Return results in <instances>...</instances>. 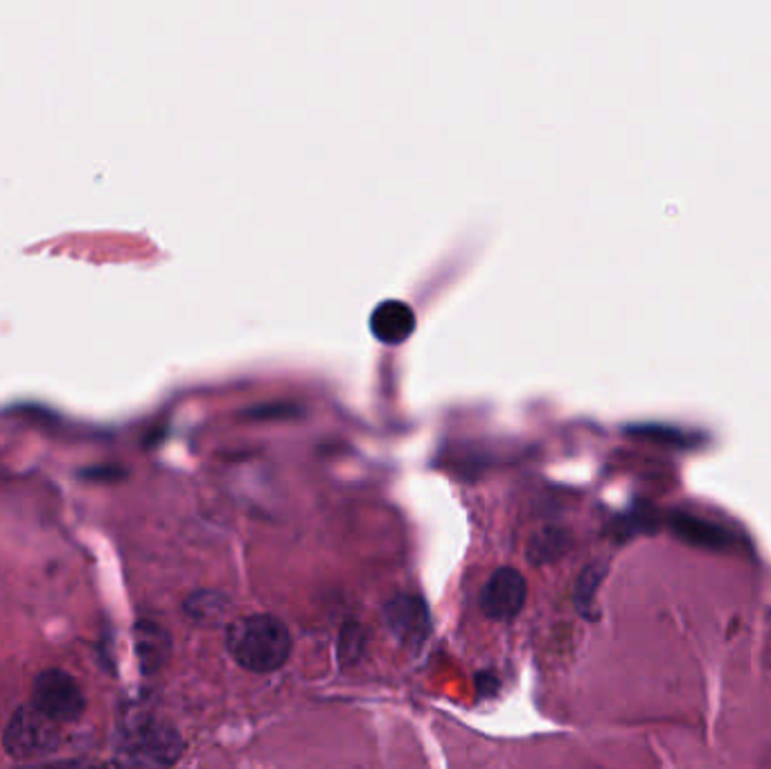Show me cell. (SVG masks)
<instances>
[{
  "instance_id": "6da1fadb",
  "label": "cell",
  "mask_w": 771,
  "mask_h": 769,
  "mask_svg": "<svg viewBox=\"0 0 771 769\" xmlns=\"http://www.w3.org/2000/svg\"><path fill=\"white\" fill-rule=\"evenodd\" d=\"M226 650L239 669L253 675H269L289 661L294 639L283 618L249 614L228 623Z\"/></svg>"
},
{
  "instance_id": "7a4b0ae2",
  "label": "cell",
  "mask_w": 771,
  "mask_h": 769,
  "mask_svg": "<svg viewBox=\"0 0 771 769\" xmlns=\"http://www.w3.org/2000/svg\"><path fill=\"white\" fill-rule=\"evenodd\" d=\"M183 749L186 743L177 726L143 713L118 731L114 762L118 769H171Z\"/></svg>"
},
{
  "instance_id": "3957f363",
  "label": "cell",
  "mask_w": 771,
  "mask_h": 769,
  "mask_svg": "<svg viewBox=\"0 0 771 769\" xmlns=\"http://www.w3.org/2000/svg\"><path fill=\"white\" fill-rule=\"evenodd\" d=\"M61 743L59 722L41 713L34 705L21 707L3 736V745L8 754L16 760H29L52 754Z\"/></svg>"
},
{
  "instance_id": "277c9868",
  "label": "cell",
  "mask_w": 771,
  "mask_h": 769,
  "mask_svg": "<svg viewBox=\"0 0 771 769\" xmlns=\"http://www.w3.org/2000/svg\"><path fill=\"white\" fill-rule=\"evenodd\" d=\"M32 705L55 722L63 724L75 722L84 715L86 697L73 675H68L59 669H50L44 671L37 682H34Z\"/></svg>"
},
{
  "instance_id": "5b68a950",
  "label": "cell",
  "mask_w": 771,
  "mask_h": 769,
  "mask_svg": "<svg viewBox=\"0 0 771 769\" xmlns=\"http://www.w3.org/2000/svg\"><path fill=\"white\" fill-rule=\"evenodd\" d=\"M529 601V582L514 567H499L481 589L478 607L489 620H514Z\"/></svg>"
},
{
  "instance_id": "8992f818",
  "label": "cell",
  "mask_w": 771,
  "mask_h": 769,
  "mask_svg": "<svg viewBox=\"0 0 771 769\" xmlns=\"http://www.w3.org/2000/svg\"><path fill=\"white\" fill-rule=\"evenodd\" d=\"M383 623L404 648H423L431 632V614L417 593H395L383 603Z\"/></svg>"
},
{
  "instance_id": "52a82bcc",
  "label": "cell",
  "mask_w": 771,
  "mask_h": 769,
  "mask_svg": "<svg viewBox=\"0 0 771 769\" xmlns=\"http://www.w3.org/2000/svg\"><path fill=\"white\" fill-rule=\"evenodd\" d=\"M415 330V313L402 300H383L370 313V332L385 345L404 343Z\"/></svg>"
},
{
  "instance_id": "ba28073f",
  "label": "cell",
  "mask_w": 771,
  "mask_h": 769,
  "mask_svg": "<svg viewBox=\"0 0 771 769\" xmlns=\"http://www.w3.org/2000/svg\"><path fill=\"white\" fill-rule=\"evenodd\" d=\"M671 531L692 544V546H702V548H713V551H724L733 544V537L726 529H722L720 523H713L709 519L695 517L688 512H675L671 517Z\"/></svg>"
},
{
  "instance_id": "9c48e42d",
  "label": "cell",
  "mask_w": 771,
  "mask_h": 769,
  "mask_svg": "<svg viewBox=\"0 0 771 769\" xmlns=\"http://www.w3.org/2000/svg\"><path fill=\"white\" fill-rule=\"evenodd\" d=\"M169 635L165 627L154 620H140L135 625V652L140 656V666L145 673H156L169 656Z\"/></svg>"
},
{
  "instance_id": "30bf717a",
  "label": "cell",
  "mask_w": 771,
  "mask_h": 769,
  "mask_svg": "<svg viewBox=\"0 0 771 769\" xmlns=\"http://www.w3.org/2000/svg\"><path fill=\"white\" fill-rule=\"evenodd\" d=\"M228 612V599L222 591H194L186 601V614L201 625H217Z\"/></svg>"
},
{
  "instance_id": "8fae6325",
  "label": "cell",
  "mask_w": 771,
  "mask_h": 769,
  "mask_svg": "<svg viewBox=\"0 0 771 769\" xmlns=\"http://www.w3.org/2000/svg\"><path fill=\"white\" fill-rule=\"evenodd\" d=\"M569 548V537L565 531L557 529H546L542 533H537L531 544H529V559L535 567H544V565H553L557 563L559 557H562Z\"/></svg>"
},
{
  "instance_id": "7c38bea8",
  "label": "cell",
  "mask_w": 771,
  "mask_h": 769,
  "mask_svg": "<svg viewBox=\"0 0 771 769\" xmlns=\"http://www.w3.org/2000/svg\"><path fill=\"white\" fill-rule=\"evenodd\" d=\"M366 629L357 618H349L343 623L341 635H339V661L341 666H355V663L364 656L366 652Z\"/></svg>"
},
{
  "instance_id": "4fadbf2b",
  "label": "cell",
  "mask_w": 771,
  "mask_h": 769,
  "mask_svg": "<svg viewBox=\"0 0 771 769\" xmlns=\"http://www.w3.org/2000/svg\"><path fill=\"white\" fill-rule=\"evenodd\" d=\"M605 578V567L601 563L586 565L576 582V605L582 614H589V607L593 605L595 593H598V587Z\"/></svg>"
},
{
  "instance_id": "5bb4252c",
  "label": "cell",
  "mask_w": 771,
  "mask_h": 769,
  "mask_svg": "<svg viewBox=\"0 0 771 769\" xmlns=\"http://www.w3.org/2000/svg\"><path fill=\"white\" fill-rule=\"evenodd\" d=\"M656 529V514L650 508H634L629 514H625L622 519H618L616 527V535L620 540L634 537L639 533H652Z\"/></svg>"
},
{
  "instance_id": "9a60e30c",
  "label": "cell",
  "mask_w": 771,
  "mask_h": 769,
  "mask_svg": "<svg viewBox=\"0 0 771 769\" xmlns=\"http://www.w3.org/2000/svg\"><path fill=\"white\" fill-rule=\"evenodd\" d=\"M643 431H645V436H650V438L686 442V436H681L679 431H673V429H665V427H643Z\"/></svg>"
},
{
  "instance_id": "2e32d148",
  "label": "cell",
  "mask_w": 771,
  "mask_h": 769,
  "mask_svg": "<svg viewBox=\"0 0 771 769\" xmlns=\"http://www.w3.org/2000/svg\"><path fill=\"white\" fill-rule=\"evenodd\" d=\"M476 688H478V695L493 697L495 690H497V679L493 675H478L476 677Z\"/></svg>"
}]
</instances>
